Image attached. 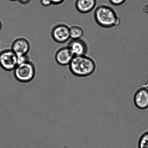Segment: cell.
<instances>
[{
	"label": "cell",
	"mask_w": 148,
	"mask_h": 148,
	"mask_svg": "<svg viewBox=\"0 0 148 148\" xmlns=\"http://www.w3.org/2000/svg\"><path fill=\"white\" fill-rule=\"evenodd\" d=\"M94 18L99 25L110 28L119 25L121 19L115 10L109 6H99L94 11Z\"/></svg>",
	"instance_id": "cell-1"
},
{
	"label": "cell",
	"mask_w": 148,
	"mask_h": 148,
	"mask_svg": "<svg viewBox=\"0 0 148 148\" xmlns=\"http://www.w3.org/2000/svg\"><path fill=\"white\" fill-rule=\"evenodd\" d=\"M69 66L71 72L78 77L89 76L96 69L95 60L86 55L74 56Z\"/></svg>",
	"instance_id": "cell-2"
},
{
	"label": "cell",
	"mask_w": 148,
	"mask_h": 148,
	"mask_svg": "<svg viewBox=\"0 0 148 148\" xmlns=\"http://www.w3.org/2000/svg\"><path fill=\"white\" fill-rule=\"evenodd\" d=\"M36 74L35 66L30 61L17 65L14 70V77L17 81L22 83H27L32 81Z\"/></svg>",
	"instance_id": "cell-3"
},
{
	"label": "cell",
	"mask_w": 148,
	"mask_h": 148,
	"mask_svg": "<svg viewBox=\"0 0 148 148\" xmlns=\"http://www.w3.org/2000/svg\"><path fill=\"white\" fill-rule=\"evenodd\" d=\"M17 57L11 49H6L0 53V66L7 71H14L17 66Z\"/></svg>",
	"instance_id": "cell-4"
},
{
	"label": "cell",
	"mask_w": 148,
	"mask_h": 148,
	"mask_svg": "<svg viewBox=\"0 0 148 148\" xmlns=\"http://www.w3.org/2000/svg\"><path fill=\"white\" fill-rule=\"evenodd\" d=\"M51 34L52 38L56 42H66L70 38L69 27L62 23L56 24L51 29Z\"/></svg>",
	"instance_id": "cell-5"
},
{
	"label": "cell",
	"mask_w": 148,
	"mask_h": 148,
	"mask_svg": "<svg viewBox=\"0 0 148 148\" xmlns=\"http://www.w3.org/2000/svg\"><path fill=\"white\" fill-rule=\"evenodd\" d=\"M67 47L74 56H85L88 53V43L82 38L71 40L68 43Z\"/></svg>",
	"instance_id": "cell-6"
},
{
	"label": "cell",
	"mask_w": 148,
	"mask_h": 148,
	"mask_svg": "<svg viewBox=\"0 0 148 148\" xmlns=\"http://www.w3.org/2000/svg\"><path fill=\"white\" fill-rule=\"evenodd\" d=\"M30 45L29 42L25 38L18 37L13 41L11 50L17 56L27 55L29 51Z\"/></svg>",
	"instance_id": "cell-7"
},
{
	"label": "cell",
	"mask_w": 148,
	"mask_h": 148,
	"mask_svg": "<svg viewBox=\"0 0 148 148\" xmlns=\"http://www.w3.org/2000/svg\"><path fill=\"white\" fill-rule=\"evenodd\" d=\"M74 56L70 49L66 46L58 50L55 55V59L58 64L66 66L70 64Z\"/></svg>",
	"instance_id": "cell-8"
},
{
	"label": "cell",
	"mask_w": 148,
	"mask_h": 148,
	"mask_svg": "<svg viewBox=\"0 0 148 148\" xmlns=\"http://www.w3.org/2000/svg\"><path fill=\"white\" fill-rule=\"evenodd\" d=\"M135 105L140 110H145L148 108V89L141 88L136 91L134 99Z\"/></svg>",
	"instance_id": "cell-9"
},
{
	"label": "cell",
	"mask_w": 148,
	"mask_h": 148,
	"mask_svg": "<svg viewBox=\"0 0 148 148\" xmlns=\"http://www.w3.org/2000/svg\"><path fill=\"white\" fill-rule=\"evenodd\" d=\"M97 4V0H76L75 7L79 12L87 14L92 11Z\"/></svg>",
	"instance_id": "cell-10"
},
{
	"label": "cell",
	"mask_w": 148,
	"mask_h": 148,
	"mask_svg": "<svg viewBox=\"0 0 148 148\" xmlns=\"http://www.w3.org/2000/svg\"><path fill=\"white\" fill-rule=\"evenodd\" d=\"M70 38L76 40L82 38L84 34V30L81 26L73 25L69 27Z\"/></svg>",
	"instance_id": "cell-11"
},
{
	"label": "cell",
	"mask_w": 148,
	"mask_h": 148,
	"mask_svg": "<svg viewBox=\"0 0 148 148\" xmlns=\"http://www.w3.org/2000/svg\"><path fill=\"white\" fill-rule=\"evenodd\" d=\"M139 148H148V132L143 133L139 139Z\"/></svg>",
	"instance_id": "cell-12"
},
{
	"label": "cell",
	"mask_w": 148,
	"mask_h": 148,
	"mask_svg": "<svg viewBox=\"0 0 148 148\" xmlns=\"http://www.w3.org/2000/svg\"><path fill=\"white\" fill-rule=\"evenodd\" d=\"M17 65L21 64L27 62L29 61V56L27 55L17 56Z\"/></svg>",
	"instance_id": "cell-13"
},
{
	"label": "cell",
	"mask_w": 148,
	"mask_h": 148,
	"mask_svg": "<svg viewBox=\"0 0 148 148\" xmlns=\"http://www.w3.org/2000/svg\"><path fill=\"white\" fill-rule=\"evenodd\" d=\"M109 1L113 5L119 6L124 3L126 0H109Z\"/></svg>",
	"instance_id": "cell-14"
},
{
	"label": "cell",
	"mask_w": 148,
	"mask_h": 148,
	"mask_svg": "<svg viewBox=\"0 0 148 148\" xmlns=\"http://www.w3.org/2000/svg\"><path fill=\"white\" fill-rule=\"evenodd\" d=\"M40 3L44 7H49L52 4L51 0H40Z\"/></svg>",
	"instance_id": "cell-15"
},
{
	"label": "cell",
	"mask_w": 148,
	"mask_h": 148,
	"mask_svg": "<svg viewBox=\"0 0 148 148\" xmlns=\"http://www.w3.org/2000/svg\"><path fill=\"white\" fill-rule=\"evenodd\" d=\"M52 4L55 5H59L63 3L65 0H51Z\"/></svg>",
	"instance_id": "cell-16"
},
{
	"label": "cell",
	"mask_w": 148,
	"mask_h": 148,
	"mask_svg": "<svg viewBox=\"0 0 148 148\" xmlns=\"http://www.w3.org/2000/svg\"><path fill=\"white\" fill-rule=\"evenodd\" d=\"M31 0H18V1L20 3L26 5L29 3Z\"/></svg>",
	"instance_id": "cell-17"
},
{
	"label": "cell",
	"mask_w": 148,
	"mask_h": 148,
	"mask_svg": "<svg viewBox=\"0 0 148 148\" xmlns=\"http://www.w3.org/2000/svg\"><path fill=\"white\" fill-rule=\"evenodd\" d=\"M143 11L146 14H148V4L145 5L143 8Z\"/></svg>",
	"instance_id": "cell-18"
},
{
	"label": "cell",
	"mask_w": 148,
	"mask_h": 148,
	"mask_svg": "<svg viewBox=\"0 0 148 148\" xmlns=\"http://www.w3.org/2000/svg\"><path fill=\"white\" fill-rule=\"evenodd\" d=\"M2 24L0 20V30H1V28H2Z\"/></svg>",
	"instance_id": "cell-19"
},
{
	"label": "cell",
	"mask_w": 148,
	"mask_h": 148,
	"mask_svg": "<svg viewBox=\"0 0 148 148\" xmlns=\"http://www.w3.org/2000/svg\"><path fill=\"white\" fill-rule=\"evenodd\" d=\"M10 1H18V0H10Z\"/></svg>",
	"instance_id": "cell-20"
}]
</instances>
